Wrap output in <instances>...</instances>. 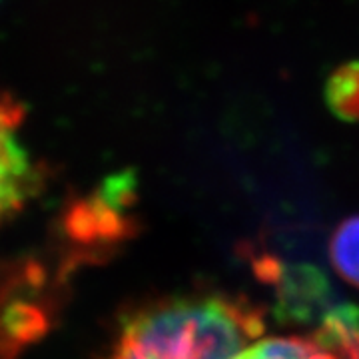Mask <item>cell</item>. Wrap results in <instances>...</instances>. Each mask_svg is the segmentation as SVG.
Segmentation results:
<instances>
[{
    "label": "cell",
    "mask_w": 359,
    "mask_h": 359,
    "mask_svg": "<svg viewBox=\"0 0 359 359\" xmlns=\"http://www.w3.org/2000/svg\"><path fill=\"white\" fill-rule=\"evenodd\" d=\"M264 327L262 311L240 295H176L132 313L104 359H231Z\"/></svg>",
    "instance_id": "6da1fadb"
},
{
    "label": "cell",
    "mask_w": 359,
    "mask_h": 359,
    "mask_svg": "<svg viewBox=\"0 0 359 359\" xmlns=\"http://www.w3.org/2000/svg\"><path fill=\"white\" fill-rule=\"evenodd\" d=\"M25 108L0 90V226L16 216L42 188V168L25 146Z\"/></svg>",
    "instance_id": "7a4b0ae2"
},
{
    "label": "cell",
    "mask_w": 359,
    "mask_h": 359,
    "mask_svg": "<svg viewBox=\"0 0 359 359\" xmlns=\"http://www.w3.org/2000/svg\"><path fill=\"white\" fill-rule=\"evenodd\" d=\"M231 359H359V323L349 311H337L313 334L262 335Z\"/></svg>",
    "instance_id": "3957f363"
},
{
    "label": "cell",
    "mask_w": 359,
    "mask_h": 359,
    "mask_svg": "<svg viewBox=\"0 0 359 359\" xmlns=\"http://www.w3.org/2000/svg\"><path fill=\"white\" fill-rule=\"evenodd\" d=\"M330 259L337 276L359 287V216L344 219L330 240Z\"/></svg>",
    "instance_id": "277c9868"
}]
</instances>
